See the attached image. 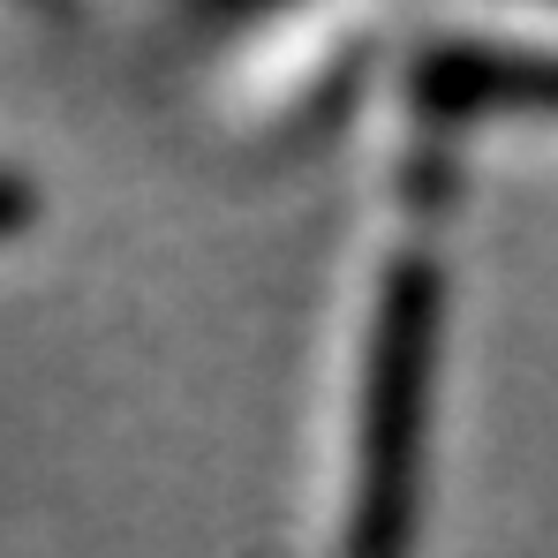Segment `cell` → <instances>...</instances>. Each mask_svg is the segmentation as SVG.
Wrapping results in <instances>:
<instances>
[{"label": "cell", "mask_w": 558, "mask_h": 558, "mask_svg": "<svg viewBox=\"0 0 558 558\" xmlns=\"http://www.w3.org/2000/svg\"><path fill=\"white\" fill-rule=\"evenodd\" d=\"M415 92L446 113L461 106H558V46H430Z\"/></svg>", "instance_id": "obj_2"}, {"label": "cell", "mask_w": 558, "mask_h": 558, "mask_svg": "<svg viewBox=\"0 0 558 558\" xmlns=\"http://www.w3.org/2000/svg\"><path fill=\"white\" fill-rule=\"evenodd\" d=\"M438 317L446 279L430 257H400L385 272L363 371V430H355V490H348V558H408L415 498H423V438H430V377H438Z\"/></svg>", "instance_id": "obj_1"}, {"label": "cell", "mask_w": 558, "mask_h": 558, "mask_svg": "<svg viewBox=\"0 0 558 558\" xmlns=\"http://www.w3.org/2000/svg\"><path fill=\"white\" fill-rule=\"evenodd\" d=\"M31 211H38V189H31V174L0 167V234H15V227H23Z\"/></svg>", "instance_id": "obj_3"}]
</instances>
